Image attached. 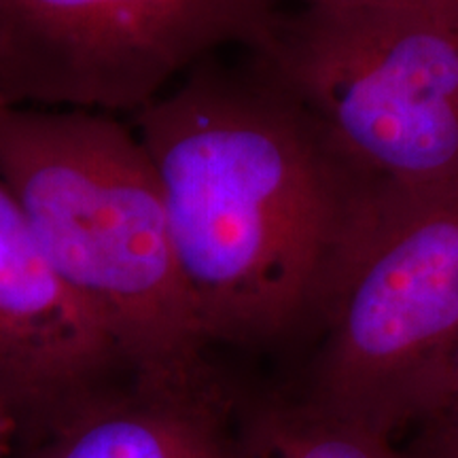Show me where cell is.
Returning a JSON list of instances; mask_svg holds the SVG:
<instances>
[{"instance_id":"8fae6325","label":"cell","mask_w":458,"mask_h":458,"mask_svg":"<svg viewBox=\"0 0 458 458\" xmlns=\"http://www.w3.org/2000/svg\"><path fill=\"white\" fill-rule=\"evenodd\" d=\"M17 448V439L13 427L9 425V420L0 414V458H9Z\"/></svg>"},{"instance_id":"7a4b0ae2","label":"cell","mask_w":458,"mask_h":458,"mask_svg":"<svg viewBox=\"0 0 458 458\" xmlns=\"http://www.w3.org/2000/svg\"><path fill=\"white\" fill-rule=\"evenodd\" d=\"M0 179L131 377L187 385L213 374L162 189L130 123L96 111L0 102Z\"/></svg>"},{"instance_id":"3957f363","label":"cell","mask_w":458,"mask_h":458,"mask_svg":"<svg viewBox=\"0 0 458 458\" xmlns=\"http://www.w3.org/2000/svg\"><path fill=\"white\" fill-rule=\"evenodd\" d=\"M246 60L374 185H458V0L297 4Z\"/></svg>"},{"instance_id":"ba28073f","label":"cell","mask_w":458,"mask_h":458,"mask_svg":"<svg viewBox=\"0 0 458 458\" xmlns=\"http://www.w3.org/2000/svg\"><path fill=\"white\" fill-rule=\"evenodd\" d=\"M232 458H422L394 439L318 408L306 397H274L236 410Z\"/></svg>"},{"instance_id":"6da1fadb","label":"cell","mask_w":458,"mask_h":458,"mask_svg":"<svg viewBox=\"0 0 458 458\" xmlns=\"http://www.w3.org/2000/svg\"><path fill=\"white\" fill-rule=\"evenodd\" d=\"M130 125L206 344H266L314 323L374 182L249 60L210 57Z\"/></svg>"},{"instance_id":"7c38bea8","label":"cell","mask_w":458,"mask_h":458,"mask_svg":"<svg viewBox=\"0 0 458 458\" xmlns=\"http://www.w3.org/2000/svg\"><path fill=\"white\" fill-rule=\"evenodd\" d=\"M297 4H337V3H354V0H295Z\"/></svg>"},{"instance_id":"9c48e42d","label":"cell","mask_w":458,"mask_h":458,"mask_svg":"<svg viewBox=\"0 0 458 458\" xmlns=\"http://www.w3.org/2000/svg\"><path fill=\"white\" fill-rule=\"evenodd\" d=\"M445 425H458V354L452 363V369L445 380L444 391L439 394L437 403L428 411V416L418 427H445Z\"/></svg>"},{"instance_id":"277c9868","label":"cell","mask_w":458,"mask_h":458,"mask_svg":"<svg viewBox=\"0 0 458 458\" xmlns=\"http://www.w3.org/2000/svg\"><path fill=\"white\" fill-rule=\"evenodd\" d=\"M314 325L301 397L391 439L420 425L458 354V185H376Z\"/></svg>"},{"instance_id":"5b68a950","label":"cell","mask_w":458,"mask_h":458,"mask_svg":"<svg viewBox=\"0 0 458 458\" xmlns=\"http://www.w3.org/2000/svg\"><path fill=\"white\" fill-rule=\"evenodd\" d=\"M283 0H0V102L134 114L216 51L270 41Z\"/></svg>"},{"instance_id":"52a82bcc","label":"cell","mask_w":458,"mask_h":458,"mask_svg":"<svg viewBox=\"0 0 458 458\" xmlns=\"http://www.w3.org/2000/svg\"><path fill=\"white\" fill-rule=\"evenodd\" d=\"M233 418L216 371L189 385L125 377L9 458H232Z\"/></svg>"},{"instance_id":"30bf717a","label":"cell","mask_w":458,"mask_h":458,"mask_svg":"<svg viewBox=\"0 0 458 458\" xmlns=\"http://www.w3.org/2000/svg\"><path fill=\"white\" fill-rule=\"evenodd\" d=\"M414 452L422 458H458V425L422 428Z\"/></svg>"},{"instance_id":"8992f818","label":"cell","mask_w":458,"mask_h":458,"mask_svg":"<svg viewBox=\"0 0 458 458\" xmlns=\"http://www.w3.org/2000/svg\"><path fill=\"white\" fill-rule=\"evenodd\" d=\"M125 377L122 352L57 276L0 179V414L17 448Z\"/></svg>"}]
</instances>
